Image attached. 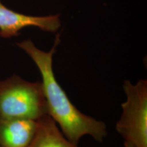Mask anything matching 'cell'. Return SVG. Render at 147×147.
<instances>
[{
	"label": "cell",
	"instance_id": "1",
	"mask_svg": "<svg viewBox=\"0 0 147 147\" xmlns=\"http://www.w3.org/2000/svg\"><path fill=\"white\" fill-rule=\"evenodd\" d=\"M59 37V34L57 35L52 49L48 52L38 49L31 40L18 42L17 46L32 58L39 69L48 115L60 127L66 138L78 144L80 140L88 135L97 142H102L107 136L106 124L77 109L55 78L53 58L60 42Z\"/></svg>",
	"mask_w": 147,
	"mask_h": 147
},
{
	"label": "cell",
	"instance_id": "2",
	"mask_svg": "<svg viewBox=\"0 0 147 147\" xmlns=\"http://www.w3.org/2000/svg\"><path fill=\"white\" fill-rule=\"evenodd\" d=\"M48 115L41 82L17 75L0 81V117L38 121Z\"/></svg>",
	"mask_w": 147,
	"mask_h": 147
},
{
	"label": "cell",
	"instance_id": "3",
	"mask_svg": "<svg viewBox=\"0 0 147 147\" xmlns=\"http://www.w3.org/2000/svg\"><path fill=\"white\" fill-rule=\"evenodd\" d=\"M126 100L121 104L122 114L116 129L134 147H147V81L142 79L133 84L125 80Z\"/></svg>",
	"mask_w": 147,
	"mask_h": 147
},
{
	"label": "cell",
	"instance_id": "4",
	"mask_svg": "<svg viewBox=\"0 0 147 147\" xmlns=\"http://www.w3.org/2000/svg\"><path fill=\"white\" fill-rule=\"evenodd\" d=\"M61 25L59 15H27L7 8L0 0V36L1 38H10L17 36L22 29L27 27H36L47 32H56Z\"/></svg>",
	"mask_w": 147,
	"mask_h": 147
},
{
	"label": "cell",
	"instance_id": "5",
	"mask_svg": "<svg viewBox=\"0 0 147 147\" xmlns=\"http://www.w3.org/2000/svg\"><path fill=\"white\" fill-rule=\"evenodd\" d=\"M37 127V121L0 117V147H27Z\"/></svg>",
	"mask_w": 147,
	"mask_h": 147
},
{
	"label": "cell",
	"instance_id": "6",
	"mask_svg": "<svg viewBox=\"0 0 147 147\" xmlns=\"http://www.w3.org/2000/svg\"><path fill=\"white\" fill-rule=\"evenodd\" d=\"M34 138L27 147H79L66 138L49 115L39 120Z\"/></svg>",
	"mask_w": 147,
	"mask_h": 147
},
{
	"label": "cell",
	"instance_id": "7",
	"mask_svg": "<svg viewBox=\"0 0 147 147\" xmlns=\"http://www.w3.org/2000/svg\"><path fill=\"white\" fill-rule=\"evenodd\" d=\"M124 147H134L133 145H131V144H129V142H124Z\"/></svg>",
	"mask_w": 147,
	"mask_h": 147
}]
</instances>
